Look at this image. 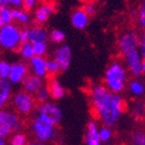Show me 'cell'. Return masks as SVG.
<instances>
[{"label": "cell", "instance_id": "1", "mask_svg": "<svg viewBox=\"0 0 145 145\" xmlns=\"http://www.w3.org/2000/svg\"><path fill=\"white\" fill-rule=\"evenodd\" d=\"M89 101L94 118L104 126L114 127L127 109L120 93L110 91L104 84H94L89 88Z\"/></svg>", "mask_w": 145, "mask_h": 145}, {"label": "cell", "instance_id": "2", "mask_svg": "<svg viewBox=\"0 0 145 145\" xmlns=\"http://www.w3.org/2000/svg\"><path fill=\"white\" fill-rule=\"evenodd\" d=\"M128 71L121 61L115 60L108 66L105 72L103 84L114 93H120L127 86Z\"/></svg>", "mask_w": 145, "mask_h": 145}, {"label": "cell", "instance_id": "3", "mask_svg": "<svg viewBox=\"0 0 145 145\" xmlns=\"http://www.w3.org/2000/svg\"><path fill=\"white\" fill-rule=\"evenodd\" d=\"M31 130L34 133L37 141L42 143L51 142L57 139L58 131L56 129V126L43 120L39 115L35 117L34 120H31Z\"/></svg>", "mask_w": 145, "mask_h": 145}, {"label": "cell", "instance_id": "4", "mask_svg": "<svg viewBox=\"0 0 145 145\" xmlns=\"http://www.w3.org/2000/svg\"><path fill=\"white\" fill-rule=\"evenodd\" d=\"M38 106L34 95L29 92L20 90L12 97V106L18 115L27 116L36 109Z\"/></svg>", "mask_w": 145, "mask_h": 145}, {"label": "cell", "instance_id": "5", "mask_svg": "<svg viewBox=\"0 0 145 145\" xmlns=\"http://www.w3.org/2000/svg\"><path fill=\"white\" fill-rule=\"evenodd\" d=\"M20 29L13 24H4L0 29V47L17 51L20 45Z\"/></svg>", "mask_w": 145, "mask_h": 145}, {"label": "cell", "instance_id": "6", "mask_svg": "<svg viewBox=\"0 0 145 145\" xmlns=\"http://www.w3.org/2000/svg\"><path fill=\"white\" fill-rule=\"evenodd\" d=\"M136 49H139V36L137 33L131 29L123 31L118 39V50L122 57Z\"/></svg>", "mask_w": 145, "mask_h": 145}, {"label": "cell", "instance_id": "7", "mask_svg": "<svg viewBox=\"0 0 145 145\" xmlns=\"http://www.w3.org/2000/svg\"><path fill=\"white\" fill-rule=\"evenodd\" d=\"M39 116L43 120L57 126L62 120L63 113L61 109L54 103H45V104L39 105Z\"/></svg>", "mask_w": 145, "mask_h": 145}, {"label": "cell", "instance_id": "8", "mask_svg": "<svg viewBox=\"0 0 145 145\" xmlns=\"http://www.w3.org/2000/svg\"><path fill=\"white\" fill-rule=\"evenodd\" d=\"M124 62H125L126 69L130 72V74L134 78H139L142 73V55L139 49H136L133 51L129 52L123 56Z\"/></svg>", "mask_w": 145, "mask_h": 145}, {"label": "cell", "instance_id": "9", "mask_svg": "<svg viewBox=\"0 0 145 145\" xmlns=\"http://www.w3.org/2000/svg\"><path fill=\"white\" fill-rule=\"evenodd\" d=\"M0 122L8 126L11 132H18L24 128V121L16 112L0 110Z\"/></svg>", "mask_w": 145, "mask_h": 145}, {"label": "cell", "instance_id": "10", "mask_svg": "<svg viewBox=\"0 0 145 145\" xmlns=\"http://www.w3.org/2000/svg\"><path fill=\"white\" fill-rule=\"evenodd\" d=\"M72 58V52L68 45H62L58 47L54 53V60L58 63L61 72H64L69 68Z\"/></svg>", "mask_w": 145, "mask_h": 145}, {"label": "cell", "instance_id": "11", "mask_svg": "<svg viewBox=\"0 0 145 145\" xmlns=\"http://www.w3.org/2000/svg\"><path fill=\"white\" fill-rule=\"evenodd\" d=\"M46 86L48 87V90L50 92V97L51 99L58 101L61 99L66 95V89L60 83L56 76H49L47 77V84Z\"/></svg>", "mask_w": 145, "mask_h": 145}, {"label": "cell", "instance_id": "12", "mask_svg": "<svg viewBox=\"0 0 145 145\" xmlns=\"http://www.w3.org/2000/svg\"><path fill=\"white\" fill-rule=\"evenodd\" d=\"M22 87L24 91L31 94H35L44 85V81L41 77L35 74H27L22 79Z\"/></svg>", "mask_w": 145, "mask_h": 145}, {"label": "cell", "instance_id": "13", "mask_svg": "<svg viewBox=\"0 0 145 145\" xmlns=\"http://www.w3.org/2000/svg\"><path fill=\"white\" fill-rule=\"evenodd\" d=\"M27 72H29V68H27V64L15 63V64L10 66V72L8 78H9L10 82L20 83L27 75Z\"/></svg>", "mask_w": 145, "mask_h": 145}, {"label": "cell", "instance_id": "14", "mask_svg": "<svg viewBox=\"0 0 145 145\" xmlns=\"http://www.w3.org/2000/svg\"><path fill=\"white\" fill-rule=\"evenodd\" d=\"M29 67H31L33 74L37 75L41 78L48 77V71L46 66V59L44 57L34 56L29 60Z\"/></svg>", "mask_w": 145, "mask_h": 145}, {"label": "cell", "instance_id": "15", "mask_svg": "<svg viewBox=\"0 0 145 145\" xmlns=\"http://www.w3.org/2000/svg\"><path fill=\"white\" fill-rule=\"evenodd\" d=\"M54 12V5L50 2H43L35 11V20L38 24L47 22L49 17Z\"/></svg>", "mask_w": 145, "mask_h": 145}, {"label": "cell", "instance_id": "16", "mask_svg": "<svg viewBox=\"0 0 145 145\" xmlns=\"http://www.w3.org/2000/svg\"><path fill=\"white\" fill-rule=\"evenodd\" d=\"M84 141L86 145H102L99 137V127L94 121L88 122L85 129Z\"/></svg>", "mask_w": 145, "mask_h": 145}, {"label": "cell", "instance_id": "17", "mask_svg": "<svg viewBox=\"0 0 145 145\" xmlns=\"http://www.w3.org/2000/svg\"><path fill=\"white\" fill-rule=\"evenodd\" d=\"M88 20H89V16L85 13L82 7L75 9L71 14L72 25L77 29H84L88 24Z\"/></svg>", "mask_w": 145, "mask_h": 145}, {"label": "cell", "instance_id": "18", "mask_svg": "<svg viewBox=\"0 0 145 145\" xmlns=\"http://www.w3.org/2000/svg\"><path fill=\"white\" fill-rule=\"evenodd\" d=\"M127 86H128L129 93L136 99H139L145 94V83L139 78H133L132 80H130Z\"/></svg>", "mask_w": 145, "mask_h": 145}, {"label": "cell", "instance_id": "19", "mask_svg": "<svg viewBox=\"0 0 145 145\" xmlns=\"http://www.w3.org/2000/svg\"><path fill=\"white\" fill-rule=\"evenodd\" d=\"M49 38V34L46 29H44L41 25H36V27L29 29V40L31 44L37 43V42H46Z\"/></svg>", "mask_w": 145, "mask_h": 145}, {"label": "cell", "instance_id": "20", "mask_svg": "<svg viewBox=\"0 0 145 145\" xmlns=\"http://www.w3.org/2000/svg\"><path fill=\"white\" fill-rule=\"evenodd\" d=\"M10 82L6 79L0 78V110L6 105L10 99Z\"/></svg>", "mask_w": 145, "mask_h": 145}, {"label": "cell", "instance_id": "21", "mask_svg": "<svg viewBox=\"0 0 145 145\" xmlns=\"http://www.w3.org/2000/svg\"><path fill=\"white\" fill-rule=\"evenodd\" d=\"M131 116L135 119L136 121L144 120V104L142 101H135L132 104L131 108Z\"/></svg>", "mask_w": 145, "mask_h": 145}, {"label": "cell", "instance_id": "22", "mask_svg": "<svg viewBox=\"0 0 145 145\" xmlns=\"http://www.w3.org/2000/svg\"><path fill=\"white\" fill-rule=\"evenodd\" d=\"M131 145H145V129L136 128L132 131L130 136Z\"/></svg>", "mask_w": 145, "mask_h": 145}, {"label": "cell", "instance_id": "23", "mask_svg": "<svg viewBox=\"0 0 145 145\" xmlns=\"http://www.w3.org/2000/svg\"><path fill=\"white\" fill-rule=\"evenodd\" d=\"M17 52L22 55V58L31 60L35 56L34 54V49H33V44L31 42H25V43H22L17 49Z\"/></svg>", "mask_w": 145, "mask_h": 145}, {"label": "cell", "instance_id": "24", "mask_svg": "<svg viewBox=\"0 0 145 145\" xmlns=\"http://www.w3.org/2000/svg\"><path fill=\"white\" fill-rule=\"evenodd\" d=\"M34 97H35V99H36V103L38 106L42 104H45V103H48L49 99H51L50 92H49V90H48V87H47L46 85H43V86L34 94Z\"/></svg>", "mask_w": 145, "mask_h": 145}, {"label": "cell", "instance_id": "25", "mask_svg": "<svg viewBox=\"0 0 145 145\" xmlns=\"http://www.w3.org/2000/svg\"><path fill=\"white\" fill-rule=\"evenodd\" d=\"M99 137L102 143H108L113 137V130L111 127L103 125L101 128H99Z\"/></svg>", "mask_w": 145, "mask_h": 145}, {"label": "cell", "instance_id": "26", "mask_svg": "<svg viewBox=\"0 0 145 145\" xmlns=\"http://www.w3.org/2000/svg\"><path fill=\"white\" fill-rule=\"evenodd\" d=\"M11 16L12 20H17L20 24H27L29 20V13L24 10H20V9H13L11 10Z\"/></svg>", "mask_w": 145, "mask_h": 145}, {"label": "cell", "instance_id": "27", "mask_svg": "<svg viewBox=\"0 0 145 145\" xmlns=\"http://www.w3.org/2000/svg\"><path fill=\"white\" fill-rule=\"evenodd\" d=\"M47 71H48V77L49 76H57L59 72H61V69L59 67L58 63L56 62L54 59H48L46 60Z\"/></svg>", "mask_w": 145, "mask_h": 145}, {"label": "cell", "instance_id": "28", "mask_svg": "<svg viewBox=\"0 0 145 145\" xmlns=\"http://www.w3.org/2000/svg\"><path fill=\"white\" fill-rule=\"evenodd\" d=\"M27 136L24 133L16 132L10 137L9 145H27Z\"/></svg>", "mask_w": 145, "mask_h": 145}, {"label": "cell", "instance_id": "29", "mask_svg": "<svg viewBox=\"0 0 145 145\" xmlns=\"http://www.w3.org/2000/svg\"><path fill=\"white\" fill-rule=\"evenodd\" d=\"M33 49H34L35 56H39V57H44L46 55L48 46H47L46 42H37L33 44Z\"/></svg>", "mask_w": 145, "mask_h": 145}, {"label": "cell", "instance_id": "30", "mask_svg": "<svg viewBox=\"0 0 145 145\" xmlns=\"http://www.w3.org/2000/svg\"><path fill=\"white\" fill-rule=\"evenodd\" d=\"M50 39H51V41L53 42V43L60 44L65 39V34H64L61 29H55L50 33Z\"/></svg>", "mask_w": 145, "mask_h": 145}, {"label": "cell", "instance_id": "31", "mask_svg": "<svg viewBox=\"0 0 145 145\" xmlns=\"http://www.w3.org/2000/svg\"><path fill=\"white\" fill-rule=\"evenodd\" d=\"M138 24L140 27L145 29V0H141L138 10Z\"/></svg>", "mask_w": 145, "mask_h": 145}, {"label": "cell", "instance_id": "32", "mask_svg": "<svg viewBox=\"0 0 145 145\" xmlns=\"http://www.w3.org/2000/svg\"><path fill=\"white\" fill-rule=\"evenodd\" d=\"M0 16L4 24H10L12 22V16H11V10L9 8L5 7L3 9L0 10Z\"/></svg>", "mask_w": 145, "mask_h": 145}, {"label": "cell", "instance_id": "33", "mask_svg": "<svg viewBox=\"0 0 145 145\" xmlns=\"http://www.w3.org/2000/svg\"><path fill=\"white\" fill-rule=\"evenodd\" d=\"M10 65L5 61H0V78L6 79L9 76Z\"/></svg>", "mask_w": 145, "mask_h": 145}, {"label": "cell", "instance_id": "34", "mask_svg": "<svg viewBox=\"0 0 145 145\" xmlns=\"http://www.w3.org/2000/svg\"><path fill=\"white\" fill-rule=\"evenodd\" d=\"M82 9L88 16H93L97 13V7L92 2H85L82 6Z\"/></svg>", "mask_w": 145, "mask_h": 145}, {"label": "cell", "instance_id": "35", "mask_svg": "<svg viewBox=\"0 0 145 145\" xmlns=\"http://www.w3.org/2000/svg\"><path fill=\"white\" fill-rule=\"evenodd\" d=\"M11 134V130L8 126L0 122V137L1 138H7Z\"/></svg>", "mask_w": 145, "mask_h": 145}, {"label": "cell", "instance_id": "36", "mask_svg": "<svg viewBox=\"0 0 145 145\" xmlns=\"http://www.w3.org/2000/svg\"><path fill=\"white\" fill-rule=\"evenodd\" d=\"M37 5V0H22V7L24 11H31Z\"/></svg>", "mask_w": 145, "mask_h": 145}, {"label": "cell", "instance_id": "37", "mask_svg": "<svg viewBox=\"0 0 145 145\" xmlns=\"http://www.w3.org/2000/svg\"><path fill=\"white\" fill-rule=\"evenodd\" d=\"M20 44L25 43V42H29V29L24 27V29H20Z\"/></svg>", "mask_w": 145, "mask_h": 145}, {"label": "cell", "instance_id": "38", "mask_svg": "<svg viewBox=\"0 0 145 145\" xmlns=\"http://www.w3.org/2000/svg\"><path fill=\"white\" fill-rule=\"evenodd\" d=\"M139 50L142 57L145 56V29H143L142 34L139 37Z\"/></svg>", "mask_w": 145, "mask_h": 145}, {"label": "cell", "instance_id": "39", "mask_svg": "<svg viewBox=\"0 0 145 145\" xmlns=\"http://www.w3.org/2000/svg\"><path fill=\"white\" fill-rule=\"evenodd\" d=\"M9 5H12L14 7H20L22 6V0H8Z\"/></svg>", "mask_w": 145, "mask_h": 145}, {"label": "cell", "instance_id": "40", "mask_svg": "<svg viewBox=\"0 0 145 145\" xmlns=\"http://www.w3.org/2000/svg\"><path fill=\"white\" fill-rule=\"evenodd\" d=\"M9 3H8V0H0V10L3 9V8L7 7Z\"/></svg>", "mask_w": 145, "mask_h": 145}, {"label": "cell", "instance_id": "41", "mask_svg": "<svg viewBox=\"0 0 145 145\" xmlns=\"http://www.w3.org/2000/svg\"><path fill=\"white\" fill-rule=\"evenodd\" d=\"M27 145H45V144L40 142V141H33V142H27Z\"/></svg>", "mask_w": 145, "mask_h": 145}, {"label": "cell", "instance_id": "42", "mask_svg": "<svg viewBox=\"0 0 145 145\" xmlns=\"http://www.w3.org/2000/svg\"><path fill=\"white\" fill-rule=\"evenodd\" d=\"M142 73L145 74V56L142 57Z\"/></svg>", "mask_w": 145, "mask_h": 145}, {"label": "cell", "instance_id": "43", "mask_svg": "<svg viewBox=\"0 0 145 145\" xmlns=\"http://www.w3.org/2000/svg\"><path fill=\"white\" fill-rule=\"evenodd\" d=\"M0 145H7L6 144V141L4 140V138L0 137Z\"/></svg>", "mask_w": 145, "mask_h": 145}, {"label": "cell", "instance_id": "44", "mask_svg": "<svg viewBox=\"0 0 145 145\" xmlns=\"http://www.w3.org/2000/svg\"><path fill=\"white\" fill-rule=\"evenodd\" d=\"M4 25V24H3V22H2V20H1V16H0V29Z\"/></svg>", "mask_w": 145, "mask_h": 145}, {"label": "cell", "instance_id": "45", "mask_svg": "<svg viewBox=\"0 0 145 145\" xmlns=\"http://www.w3.org/2000/svg\"><path fill=\"white\" fill-rule=\"evenodd\" d=\"M79 2H81V3H85V2H88V0H78Z\"/></svg>", "mask_w": 145, "mask_h": 145}, {"label": "cell", "instance_id": "46", "mask_svg": "<svg viewBox=\"0 0 145 145\" xmlns=\"http://www.w3.org/2000/svg\"><path fill=\"white\" fill-rule=\"evenodd\" d=\"M143 104H144V121H145V99L143 101Z\"/></svg>", "mask_w": 145, "mask_h": 145}, {"label": "cell", "instance_id": "47", "mask_svg": "<svg viewBox=\"0 0 145 145\" xmlns=\"http://www.w3.org/2000/svg\"><path fill=\"white\" fill-rule=\"evenodd\" d=\"M39 1H42V2H46V0H39Z\"/></svg>", "mask_w": 145, "mask_h": 145}, {"label": "cell", "instance_id": "48", "mask_svg": "<svg viewBox=\"0 0 145 145\" xmlns=\"http://www.w3.org/2000/svg\"><path fill=\"white\" fill-rule=\"evenodd\" d=\"M94 0H88V2H93Z\"/></svg>", "mask_w": 145, "mask_h": 145}, {"label": "cell", "instance_id": "49", "mask_svg": "<svg viewBox=\"0 0 145 145\" xmlns=\"http://www.w3.org/2000/svg\"><path fill=\"white\" fill-rule=\"evenodd\" d=\"M108 145H112V144H108Z\"/></svg>", "mask_w": 145, "mask_h": 145}]
</instances>
